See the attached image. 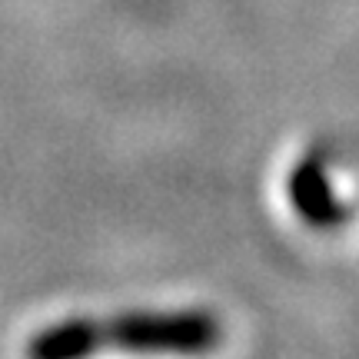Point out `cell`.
Segmentation results:
<instances>
[{"mask_svg": "<svg viewBox=\"0 0 359 359\" xmlns=\"http://www.w3.org/2000/svg\"><path fill=\"white\" fill-rule=\"evenodd\" d=\"M213 323L203 316H127L110 323H74L37 339L34 356H77L103 343H123L140 349H200L213 339Z\"/></svg>", "mask_w": 359, "mask_h": 359, "instance_id": "obj_1", "label": "cell"}]
</instances>
